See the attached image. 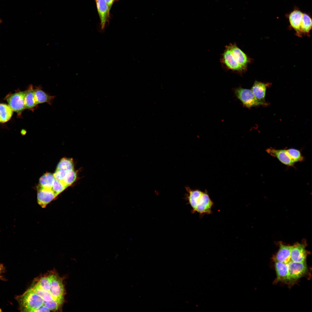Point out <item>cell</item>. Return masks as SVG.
<instances>
[{
	"label": "cell",
	"mask_w": 312,
	"mask_h": 312,
	"mask_svg": "<svg viewBox=\"0 0 312 312\" xmlns=\"http://www.w3.org/2000/svg\"><path fill=\"white\" fill-rule=\"evenodd\" d=\"M76 178V173L73 169L67 170L62 181L67 187L75 181Z\"/></svg>",
	"instance_id": "obj_23"
},
{
	"label": "cell",
	"mask_w": 312,
	"mask_h": 312,
	"mask_svg": "<svg viewBox=\"0 0 312 312\" xmlns=\"http://www.w3.org/2000/svg\"><path fill=\"white\" fill-rule=\"evenodd\" d=\"M307 244L305 240L301 243H295L292 247L290 253V259L292 261L296 262L306 261L308 254L306 249Z\"/></svg>",
	"instance_id": "obj_8"
},
{
	"label": "cell",
	"mask_w": 312,
	"mask_h": 312,
	"mask_svg": "<svg viewBox=\"0 0 312 312\" xmlns=\"http://www.w3.org/2000/svg\"><path fill=\"white\" fill-rule=\"evenodd\" d=\"M50 292L54 300L62 305L64 290L62 280L55 273L51 272Z\"/></svg>",
	"instance_id": "obj_5"
},
{
	"label": "cell",
	"mask_w": 312,
	"mask_h": 312,
	"mask_svg": "<svg viewBox=\"0 0 312 312\" xmlns=\"http://www.w3.org/2000/svg\"><path fill=\"white\" fill-rule=\"evenodd\" d=\"M73 166L71 159L64 158L62 159L58 163L57 169H62L67 170L73 169Z\"/></svg>",
	"instance_id": "obj_25"
},
{
	"label": "cell",
	"mask_w": 312,
	"mask_h": 312,
	"mask_svg": "<svg viewBox=\"0 0 312 312\" xmlns=\"http://www.w3.org/2000/svg\"><path fill=\"white\" fill-rule=\"evenodd\" d=\"M67 187L62 181L55 178L51 189L57 196Z\"/></svg>",
	"instance_id": "obj_26"
},
{
	"label": "cell",
	"mask_w": 312,
	"mask_h": 312,
	"mask_svg": "<svg viewBox=\"0 0 312 312\" xmlns=\"http://www.w3.org/2000/svg\"><path fill=\"white\" fill-rule=\"evenodd\" d=\"M312 27L311 18L308 14L303 13L300 27V32L309 33Z\"/></svg>",
	"instance_id": "obj_21"
},
{
	"label": "cell",
	"mask_w": 312,
	"mask_h": 312,
	"mask_svg": "<svg viewBox=\"0 0 312 312\" xmlns=\"http://www.w3.org/2000/svg\"><path fill=\"white\" fill-rule=\"evenodd\" d=\"M274 261L277 275L276 282L280 281L287 283L288 273L286 264L281 261Z\"/></svg>",
	"instance_id": "obj_14"
},
{
	"label": "cell",
	"mask_w": 312,
	"mask_h": 312,
	"mask_svg": "<svg viewBox=\"0 0 312 312\" xmlns=\"http://www.w3.org/2000/svg\"><path fill=\"white\" fill-rule=\"evenodd\" d=\"M266 151L271 156L276 157L283 164L289 166H293L294 162L287 154L286 150L276 149L273 148H268Z\"/></svg>",
	"instance_id": "obj_13"
},
{
	"label": "cell",
	"mask_w": 312,
	"mask_h": 312,
	"mask_svg": "<svg viewBox=\"0 0 312 312\" xmlns=\"http://www.w3.org/2000/svg\"><path fill=\"white\" fill-rule=\"evenodd\" d=\"M30 289L40 296L44 300V302L54 300L52 295L49 292L40 289L35 283L30 288Z\"/></svg>",
	"instance_id": "obj_22"
},
{
	"label": "cell",
	"mask_w": 312,
	"mask_h": 312,
	"mask_svg": "<svg viewBox=\"0 0 312 312\" xmlns=\"http://www.w3.org/2000/svg\"><path fill=\"white\" fill-rule=\"evenodd\" d=\"M269 85V83H264L257 81L255 82L251 90L255 98L258 101L265 102L266 89Z\"/></svg>",
	"instance_id": "obj_15"
},
{
	"label": "cell",
	"mask_w": 312,
	"mask_h": 312,
	"mask_svg": "<svg viewBox=\"0 0 312 312\" xmlns=\"http://www.w3.org/2000/svg\"><path fill=\"white\" fill-rule=\"evenodd\" d=\"M67 170L62 169H56L53 174L55 178L59 181H62L64 178Z\"/></svg>",
	"instance_id": "obj_28"
},
{
	"label": "cell",
	"mask_w": 312,
	"mask_h": 312,
	"mask_svg": "<svg viewBox=\"0 0 312 312\" xmlns=\"http://www.w3.org/2000/svg\"><path fill=\"white\" fill-rule=\"evenodd\" d=\"M100 21L101 30L103 31L109 17L110 10L105 0H95Z\"/></svg>",
	"instance_id": "obj_10"
},
{
	"label": "cell",
	"mask_w": 312,
	"mask_h": 312,
	"mask_svg": "<svg viewBox=\"0 0 312 312\" xmlns=\"http://www.w3.org/2000/svg\"><path fill=\"white\" fill-rule=\"evenodd\" d=\"M34 96L37 104L47 103H51V101L55 97L50 96L44 91L39 87L34 90Z\"/></svg>",
	"instance_id": "obj_17"
},
{
	"label": "cell",
	"mask_w": 312,
	"mask_h": 312,
	"mask_svg": "<svg viewBox=\"0 0 312 312\" xmlns=\"http://www.w3.org/2000/svg\"><path fill=\"white\" fill-rule=\"evenodd\" d=\"M1 268H1V267L0 266V274L1 273V270H2Z\"/></svg>",
	"instance_id": "obj_30"
},
{
	"label": "cell",
	"mask_w": 312,
	"mask_h": 312,
	"mask_svg": "<svg viewBox=\"0 0 312 312\" xmlns=\"http://www.w3.org/2000/svg\"><path fill=\"white\" fill-rule=\"evenodd\" d=\"M187 192L185 198L192 208V213L200 215L210 214L213 203L206 192L186 187Z\"/></svg>",
	"instance_id": "obj_1"
},
{
	"label": "cell",
	"mask_w": 312,
	"mask_h": 312,
	"mask_svg": "<svg viewBox=\"0 0 312 312\" xmlns=\"http://www.w3.org/2000/svg\"><path fill=\"white\" fill-rule=\"evenodd\" d=\"M25 91L24 99L25 109H32L37 105L35 98L34 89L32 86H31Z\"/></svg>",
	"instance_id": "obj_18"
},
{
	"label": "cell",
	"mask_w": 312,
	"mask_h": 312,
	"mask_svg": "<svg viewBox=\"0 0 312 312\" xmlns=\"http://www.w3.org/2000/svg\"><path fill=\"white\" fill-rule=\"evenodd\" d=\"M230 50L236 62L246 70L250 60L246 54L234 43L226 46Z\"/></svg>",
	"instance_id": "obj_9"
},
{
	"label": "cell",
	"mask_w": 312,
	"mask_h": 312,
	"mask_svg": "<svg viewBox=\"0 0 312 312\" xmlns=\"http://www.w3.org/2000/svg\"><path fill=\"white\" fill-rule=\"evenodd\" d=\"M37 192L38 203L42 208L46 206L57 196L52 189L43 188L39 186Z\"/></svg>",
	"instance_id": "obj_11"
},
{
	"label": "cell",
	"mask_w": 312,
	"mask_h": 312,
	"mask_svg": "<svg viewBox=\"0 0 312 312\" xmlns=\"http://www.w3.org/2000/svg\"><path fill=\"white\" fill-rule=\"evenodd\" d=\"M26 91L20 92L8 95L6 100L13 111L20 113L25 109L24 99Z\"/></svg>",
	"instance_id": "obj_6"
},
{
	"label": "cell",
	"mask_w": 312,
	"mask_h": 312,
	"mask_svg": "<svg viewBox=\"0 0 312 312\" xmlns=\"http://www.w3.org/2000/svg\"><path fill=\"white\" fill-rule=\"evenodd\" d=\"M220 61L227 69L239 73L246 70L236 62L229 49L226 47L222 54Z\"/></svg>",
	"instance_id": "obj_7"
},
{
	"label": "cell",
	"mask_w": 312,
	"mask_h": 312,
	"mask_svg": "<svg viewBox=\"0 0 312 312\" xmlns=\"http://www.w3.org/2000/svg\"><path fill=\"white\" fill-rule=\"evenodd\" d=\"M303 13L298 10H295L289 15V19L291 26L299 34L300 33V27Z\"/></svg>",
	"instance_id": "obj_16"
},
{
	"label": "cell",
	"mask_w": 312,
	"mask_h": 312,
	"mask_svg": "<svg viewBox=\"0 0 312 312\" xmlns=\"http://www.w3.org/2000/svg\"><path fill=\"white\" fill-rule=\"evenodd\" d=\"M13 114V111L9 105L0 104V122L5 123L9 120Z\"/></svg>",
	"instance_id": "obj_19"
},
{
	"label": "cell",
	"mask_w": 312,
	"mask_h": 312,
	"mask_svg": "<svg viewBox=\"0 0 312 312\" xmlns=\"http://www.w3.org/2000/svg\"><path fill=\"white\" fill-rule=\"evenodd\" d=\"M44 304L50 311H55L57 310L61 305L59 303L55 300H53L45 302Z\"/></svg>",
	"instance_id": "obj_27"
},
{
	"label": "cell",
	"mask_w": 312,
	"mask_h": 312,
	"mask_svg": "<svg viewBox=\"0 0 312 312\" xmlns=\"http://www.w3.org/2000/svg\"><path fill=\"white\" fill-rule=\"evenodd\" d=\"M116 0H105L109 10H110L112 7Z\"/></svg>",
	"instance_id": "obj_29"
},
{
	"label": "cell",
	"mask_w": 312,
	"mask_h": 312,
	"mask_svg": "<svg viewBox=\"0 0 312 312\" xmlns=\"http://www.w3.org/2000/svg\"><path fill=\"white\" fill-rule=\"evenodd\" d=\"M54 179L53 174L45 173L39 179V186L43 188L51 189Z\"/></svg>",
	"instance_id": "obj_20"
},
{
	"label": "cell",
	"mask_w": 312,
	"mask_h": 312,
	"mask_svg": "<svg viewBox=\"0 0 312 312\" xmlns=\"http://www.w3.org/2000/svg\"><path fill=\"white\" fill-rule=\"evenodd\" d=\"M278 245L279 249L273 257V260L286 263L290 259L292 246L285 244L282 242H280Z\"/></svg>",
	"instance_id": "obj_12"
},
{
	"label": "cell",
	"mask_w": 312,
	"mask_h": 312,
	"mask_svg": "<svg viewBox=\"0 0 312 312\" xmlns=\"http://www.w3.org/2000/svg\"><path fill=\"white\" fill-rule=\"evenodd\" d=\"M234 91L236 97L246 107L250 108L254 106L267 104L265 102L258 101L250 90L239 87L235 88Z\"/></svg>",
	"instance_id": "obj_4"
},
{
	"label": "cell",
	"mask_w": 312,
	"mask_h": 312,
	"mask_svg": "<svg viewBox=\"0 0 312 312\" xmlns=\"http://www.w3.org/2000/svg\"><path fill=\"white\" fill-rule=\"evenodd\" d=\"M286 151L289 156L294 163L302 161L304 159V157L300 151L298 150L291 148L286 150Z\"/></svg>",
	"instance_id": "obj_24"
},
{
	"label": "cell",
	"mask_w": 312,
	"mask_h": 312,
	"mask_svg": "<svg viewBox=\"0 0 312 312\" xmlns=\"http://www.w3.org/2000/svg\"><path fill=\"white\" fill-rule=\"evenodd\" d=\"M20 301L23 311L35 312L37 309L44 305L42 298L30 288L21 296Z\"/></svg>",
	"instance_id": "obj_2"
},
{
	"label": "cell",
	"mask_w": 312,
	"mask_h": 312,
	"mask_svg": "<svg viewBox=\"0 0 312 312\" xmlns=\"http://www.w3.org/2000/svg\"><path fill=\"white\" fill-rule=\"evenodd\" d=\"M285 263L286 264L288 268V284L294 283L307 272L308 268L306 261L296 262L292 261L290 258L288 262Z\"/></svg>",
	"instance_id": "obj_3"
}]
</instances>
